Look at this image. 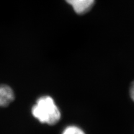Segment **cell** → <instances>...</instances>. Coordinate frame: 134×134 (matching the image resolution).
Here are the masks:
<instances>
[{
  "instance_id": "cell-4",
  "label": "cell",
  "mask_w": 134,
  "mask_h": 134,
  "mask_svg": "<svg viewBox=\"0 0 134 134\" xmlns=\"http://www.w3.org/2000/svg\"><path fill=\"white\" fill-rule=\"evenodd\" d=\"M62 134H85V133L79 127L71 125V126L67 127L63 130Z\"/></svg>"
},
{
  "instance_id": "cell-5",
  "label": "cell",
  "mask_w": 134,
  "mask_h": 134,
  "mask_svg": "<svg viewBox=\"0 0 134 134\" xmlns=\"http://www.w3.org/2000/svg\"><path fill=\"white\" fill-rule=\"evenodd\" d=\"M130 95L132 99L134 101V81L132 83L130 88Z\"/></svg>"
},
{
  "instance_id": "cell-1",
  "label": "cell",
  "mask_w": 134,
  "mask_h": 134,
  "mask_svg": "<svg viewBox=\"0 0 134 134\" xmlns=\"http://www.w3.org/2000/svg\"><path fill=\"white\" fill-rule=\"evenodd\" d=\"M32 114L41 123L55 125L61 119L60 110L54 100L49 96H43L37 100L31 110Z\"/></svg>"
},
{
  "instance_id": "cell-3",
  "label": "cell",
  "mask_w": 134,
  "mask_h": 134,
  "mask_svg": "<svg viewBox=\"0 0 134 134\" xmlns=\"http://www.w3.org/2000/svg\"><path fill=\"white\" fill-rule=\"evenodd\" d=\"M13 89L7 85H0V107H6L14 100Z\"/></svg>"
},
{
  "instance_id": "cell-2",
  "label": "cell",
  "mask_w": 134,
  "mask_h": 134,
  "mask_svg": "<svg viewBox=\"0 0 134 134\" xmlns=\"http://www.w3.org/2000/svg\"><path fill=\"white\" fill-rule=\"evenodd\" d=\"M78 14L88 13L94 6L95 0H65Z\"/></svg>"
}]
</instances>
